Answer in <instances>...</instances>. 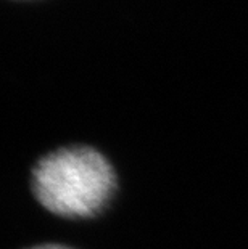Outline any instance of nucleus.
<instances>
[{"mask_svg":"<svg viewBox=\"0 0 248 249\" xmlns=\"http://www.w3.org/2000/svg\"><path fill=\"white\" fill-rule=\"evenodd\" d=\"M114 188V172L103 155L89 146L61 148L38 162L33 190L50 213L87 217L98 213Z\"/></svg>","mask_w":248,"mask_h":249,"instance_id":"nucleus-1","label":"nucleus"},{"mask_svg":"<svg viewBox=\"0 0 248 249\" xmlns=\"http://www.w3.org/2000/svg\"><path fill=\"white\" fill-rule=\"evenodd\" d=\"M33 249H70V248H65L60 245H42V246H36Z\"/></svg>","mask_w":248,"mask_h":249,"instance_id":"nucleus-2","label":"nucleus"}]
</instances>
